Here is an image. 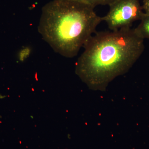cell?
Segmentation results:
<instances>
[{"mask_svg": "<svg viewBox=\"0 0 149 149\" xmlns=\"http://www.w3.org/2000/svg\"><path fill=\"white\" fill-rule=\"evenodd\" d=\"M76 63V73L90 88L104 91L126 73L145 49L135 29L97 32L88 40Z\"/></svg>", "mask_w": 149, "mask_h": 149, "instance_id": "1", "label": "cell"}, {"mask_svg": "<svg viewBox=\"0 0 149 149\" xmlns=\"http://www.w3.org/2000/svg\"><path fill=\"white\" fill-rule=\"evenodd\" d=\"M94 8L71 0H53L43 7L39 32L63 56L74 57L102 22Z\"/></svg>", "mask_w": 149, "mask_h": 149, "instance_id": "2", "label": "cell"}, {"mask_svg": "<svg viewBox=\"0 0 149 149\" xmlns=\"http://www.w3.org/2000/svg\"><path fill=\"white\" fill-rule=\"evenodd\" d=\"M109 7L102 19L111 31L131 28L133 22L141 20L145 15L140 0H116Z\"/></svg>", "mask_w": 149, "mask_h": 149, "instance_id": "3", "label": "cell"}, {"mask_svg": "<svg viewBox=\"0 0 149 149\" xmlns=\"http://www.w3.org/2000/svg\"><path fill=\"white\" fill-rule=\"evenodd\" d=\"M135 29L138 35L145 40L149 39V16L145 14L143 19L141 20V23Z\"/></svg>", "mask_w": 149, "mask_h": 149, "instance_id": "4", "label": "cell"}, {"mask_svg": "<svg viewBox=\"0 0 149 149\" xmlns=\"http://www.w3.org/2000/svg\"><path fill=\"white\" fill-rule=\"evenodd\" d=\"M83 3L85 4L91 6L95 8L98 6H109L116 0H71Z\"/></svg>", "mask_w": 149, "mask_h": 149, "instance_id": "5", "label": "cell"}, {"mask_svg": "<svg viewBox=\"0 0 149 149\" xmlns=\"http://www.w3.org/2000/svg\"><path fill=\"white\" fill-rule=\"evenodd\" d=\"M31 53V49L30 47H24L20 49L18 54L19 60L21 62L24 61L29 57Z\"/></svg>", "mask_w": 149, "mask_h": 149, "instance_id": "6", "label": "cell"}, {"mask_svg": "<svg viewBox=\"0 0 149 149\" xmlns=\"http://www.w3.org/2000/svg\"><path fill=\"white\" fill-rule=\"evenodd\" d=\"M142 6L144 12L149 16V0H143Z\"/></svg>", "mask_w": 149, "mask_h": 149, "instance_id": "7", "label": "cell"}]
</instances>
